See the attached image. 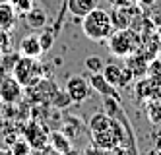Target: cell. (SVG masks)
Returning a JSON list of instances; mask_svg holds the SVG:
<instances>
[{"label":"cell","instance_id":"277c9868","mask_svg":"<svg viewBox=\"0 0 161 155\" xmlns=\"http://www.w3.org/2000/svg\"><path fill=\"white\" fill-rule=\"evenodd\" d=\"M103 109L105 113L114 118L117 122L122 124V128L126 130V136H128V141H130V151L132 153H138V146H136V134H134V128L130 124V118L126 114V111L122 109V101L120 99H114V97H103Z\"/></svg>","mask_w":161,"mask_h":155},{"label":"cell","instance_id":"83f0119b","mask_svg":"<svg viewBox=\"0 0 161 155\" xmlns=\"http://www.w3.org/2000/svg\"><path fill=\"white\" fill-rule=\"evenodd\" d=\"M157 35H159V39H161V23H159V27H157Z\"/></svg>","mask_w":161,"mask_h":155},{"label":"cell","instance_id":"f1b7e54d","mask_svg":"<svg viewBox=\"0 0 161 155\" xmlns=\"http://www.w3.org/2000/svg\"><path fill=\"white\" fill-rule=\"evenodd\" d=\"M0 2H10V0H0Z\"/></svg>","mask_w":161,"mask_h":155},{"label":"cell","instance_id":"44dd1931","mask_svg":"<svg viewBox=\"0 0 161 155\" xmlns=\"http://www.w3.org/2000/svg\"><path fill=\"white\" fill-rule=\"evenodd\" d=\"M147 118L152 120V124H161V101H153L149 103V109H147Z\"/></svg>","mask_w":161,"mask_h":155},{"label":"cell","instance_id":"d6986e66","mask_svg":"<svg viewBox=\"0 0 161 155\" xmlns=\"http://www.w3.org/2000/svg\"><path fill=\"white\" fill-rule=\"evenodd\" d=\"M74 101H72V97L68 95V91L64 89V91H60V89H56L54 91V95H53V99H51V105L54 107V109H68Z\"/></svg>","mask_w":161,"mask_h":155},{"label":"cell","instance_id":"5bb4252c","mask_svg":"<svg viewBox=\"0 0 161 155\" xmlns=\"http://www.w3.org/2000/svg\"><path fill=\"white\" fill-rule=\"evenodd\" d=\"M24 18H25V23L29 25V29H35V31L43 29L45 25H47V21H49L47 12H45L43 8H37V6H33Z\"/></svg>","mask_w":161,"mask_h":155},{"label":"cell","instance_id":"4fadbf2b","mask_svg":"<svg viewBox=\"0 0 161 155\" xmlns=\"http://www.w3.org/2000/svg\"><path fill=\"white\" fill-rule=\"evenodd\" d=\"M49 146L53 151L56 153H70L72 151V144H70V138H68L62 130H54V132L49 134Z\"/></svg>","mask_w":161,"mask_h":155},{"label":"cell","instance_id":"52a82bcc","mask_svg":"<svg viewBox=\"0 0 161 155\" xmlns=\"http://www.w3.org/2000/svg\"><path fill=\"white\" fill-rule=\"evenodd\" d=\"M68 95L72 97L74 103H82L89 97V93H91V86H89V81L84 78V76H70L66 80V87Z\"/></svg>","mask_w":161,"mask_h":155},{"label":"cell","instance_id":"7c38bea8","mask_svg":"<svg viewBox=\"0 0 161 155\" xmlns=\"http://www.w3.org/2000/svg\"><path fill=\"white\" fill-rule=\"evenodd\" d=\"M19 53L21 56H33V58H39L43 54V47L39 41V35H25L19 43Z\"/></svg>","mask_w":161,"mask_h":155},{"label":"cell","instance_id":"7402d4cb","mask_svg":"<svg viewBox=\"0 0 161 155\" xmlns=\"http://www.w3.org/2000/svg\"><path fill=\"white\" fill-rule=\"evenodd\" d=\"M103 66H105V64H103L101 56H95V54H93V56H87V58H86V68L89 70L91 74H93V72H101Z\"/></svg>","mask_w":161,"mask_h":155},{"label":"cell","instance_id":"8fae6325","mask_svg":"<svg viewBox=\"0 0 161 155\" xmlns=\"http://www.w3.org/2000/svg\"><path fill=\"white\" fill-rule=\"evenodd\" d=\"M136 91L140 97H146V99L157 97V95H161V78H152V76L144 78L142 81H138Z\"/></svg>","mask_w":161,"mask_h":155},{"label":"cell","instance_id":"cb8c5ba5","mask_svg":"<svg viewBox=\"0 0 161 155\" xmlns=\"http://www.w3.org/2000/svg\"><path fill=\"white\" fill-rule=\"evenodd\" d=\"M12 151H14V155H19V153H29L31 151V147H29V144L25 140H16L14 144H12Z\"/></svg>","mask_w":161,"mask_h":155},{"label":"cell","instance_id":"5b68a950","mask_svg":"<svg viewBox=\"0 0 161 155\" xmlns=\"http://www.w3.org/2000/svg\"><path fill=\"white\" fill-rule=\"evenodd\" d=\"M99 6V0H62V6L58 10L54 23H53V31L58 35L62 29V21H64V14L70 12L74 18H84L86 14H89L91 10H95Z\"/></svg>","mask_w":161,"mask_h":155},{"label":"cell","instance_id":"9c48e42d","mask_svg":"<svg viewBox=\"0 0 161 155\" xmlns=\"http://www.w3.org/2000/svg\"><path fill=\"white\" fill-rule=\"evenodd\" d=\"M89 86H91V89H95V93H99L101 97H114V99H120L117 87H114L113 83H109L101 72H93V74L89 76ZM120 101H122V99H120Z\"/></svg>","mask_w":161,"mask_h":155},{"label":"cell","instance_id":"603a6c76","mask_svg":"<svg viewBox=\"0 0 161 155\" xmlns=\"http://www.w3.org/2000/svg\"><path fill=\"white\" fill-rule=\"evenodd\" d=\"M147 76H152V78H161V60H157V58L149 60V64H147Z\"/></svg>","mask_w":161,"mask_h":155},{"label":"cell","instance_id":"3957f363","mask_svg":"<svg viewBox=\"0 0 161 155\" xmlns=\"http://www.w3.org/2000/svg\"><path fill=\"white\" fill-rule=\"evenodd\" d=\"M12 76L21 83V87H31L45 78V66L39 62V58L19 56V60L12 68Z\"/></svg>","mask_w":161,"mask_h":155},{"label":"cell","instance_id":"9a60e30c","mask_svg":"<svg viewBox=\"0 0 161 155\" xmlns=\"http://www.w3.org/2000/svg\"><path fill=\"white\" fill-rule=\"evenodd\" d=\"M128 58V62H126V66H128L130 70H132V74H134V78H142V76H147V64H149V60H146V58L138 53V54H128L126 56Z\"/></svg>","mask_w":161,"mask_h":155},{"label":"cell","instance_id":"ba28073f","mask_svg":"<svg viewBox=\"0 0 161 155\" xmlns=\"http://www.w3.org/2000/svg\"><path fill=\"white\" fill-rule=\"evenodd\" d=\"M21 97V83L14 76H6L0 80V99L4 103H16Z\"/></svg>","mask_w":161,"mask_h":155},{"label":"cell","instance_id":"4316f807","mask_svg":"<svg viewBox=\"0 0 161 155\" xmlns=\"http://www.w3.org/2000/svg\"><path fill=\"white\" fill-rule=\"evenodd\" d=\"M155 2V0H138V4H142V6H152Z\"/></svg>","mask_w":161,"mask_h":155},{"label":"cell","instance_id":"6da1fadb","mask_svg":"<svg viewBox=\"0 0 161 155\" xmlns=\"http://www.w3.org/2000/svg\"><path fill=\"white\" fill-rule=\"evenodd\" d=\"M82 29H84V35L91 41H99V43L107 41L114 31L111 14L97 6L95 10H91L89 14L82 18Z\"/></svg>","mask_w":161,"mask_h":155},{"label":"cell","instance_id":"484cf974","mask_svg":"<svg viewBox=\"0 0 161 155\" xmlns=\"http://www.w3.org/2000/svg\"><path fill=\"white\" fill-rule=\"evenodd\" d=\"M153 146H155V151H159V153H161V130L153 136Z\"/></svg>","mask_w":161,"mask_h":155},{"label":"cell","instance_id":"8992f818","mask_svg":"<svg viewBox=\"0 0 161 155\" xmlns=\"http://www.w3.org/2000/svg\"><path fill=\"white\" fill-rule=\"evenodd\" d=\"M24 140L29 144V147L35 149V151H43V149L49 147V134H47V130H45L43 126H39V124H35V122H31V124L25 126Z\"/></svg>","mask_w":161,"mask_h":155},{"label":"cell","instance_id":"30bf717a","mask_svg":"<svg viewBox=\"0 0 161 155\" xmlns=\"http://www.w3.org/2000/svg\"><path fill=\"white\" fill-rule=\"evenodd\" d=\"M29 93H31V97L35 99V101H41V103H49L51 105V99H53V95L56 91V86L51 81V80H39L35 86H31L27 87Z\"/></svg>","mask_w":161,"mask_h":155},{"label":"cell","instance_id":"ffe728a7","mask_svg":"<svg viewBox=\"0 0 161 155\" xmlns=\"http://www.w3.org/2000/svg\"><path fill=\"white\" fill-rule=\"evenodd\" d=\"M56 37H58V35L53 31V27H49V29H45V27H43V31H41V35H39V41H41V47H43V53H49V51L53 49V45H54Z\"/></svg>","mask_w":161,"mask_h":155},{"label":"cell","instance_id":"2e32d148","mask_svg":"<svg viewBox=\"0 0 161 155\" xmlns=\"http://www.w3.org/2000/svg\"><path fill=\"white\" fill-rule=\"evenodd\" d=\"M16 23V10L10 2H0V29H12Z\"/></svg>","mask_w":161,"mask_h":155},{"label":"cell","instance_id":"d4e9b609","mask_svg":"<svg viewBox=\"0 0 161 155\" xmlns=\"http://www.w3.org/2000/svg\"><path fill=\"white\" fill-rule=\"evenodd\" d=\"M113 6H126V4H138V0H109Z\"/></svg>","mask_w":161,"mask_h":155},{"label":"cell","instance_id":"ac0fdd59","mask_svg":"<svg viewBox=\"0 0 161 155\" xmlns=\"http://www.w3.org/2000/svg\"><path fill=\"white\" fill-rule=\"evenodd\" d=\"M101 74L105 76V80L109 83H113L114 87H119L120 86V78H122V66L119 64H105L101 70Z\"/></svg>","mask_w":161,"mask_h":155},{"label":"cell","instance_id":"7a4b0ae2","mask_svg":"<svg viewBox=\"0 0 161 155\" xmlns=\"http://www.w3.org/2000/svg\"><path fill=\"white\" fill-rule=\"evenodd\" d=\"M109 43V51L114 56H128L132 53L138 51V47L142 45V35L136 29L128 27V29H114L113 35L107 39Z\"/></svg>","mask_w":161,"mask_h":155},{"label":"cell","instance_id":"e0dca14e","mask_svg":"<svg viewBox=\"0 0 161 155\" xmlns=\"http://www.w3.org/2000/svg\"><path fill=\"white\" fill-rule=\"evenodd\" d=\"M111 124H113V118L105 111H103V113H95L93 116L89 118V122H87L91 132H103V130L111 128Z\"/></svg>","mask_w":161,"mask_h":155}]
</instances>
